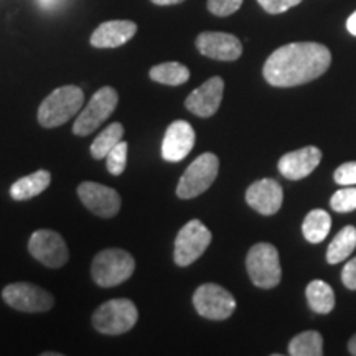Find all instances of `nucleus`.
<instances>
[{
	"mask_svg": "<svg viewBox=\"0 0 356 356\" xmlns=\"http://www.w3.org/2000/svg\"><path fill=\"white\" fill-rule=\"evenodd\" d=\"M259 6L264 8L267 13H273V15H277V13L287 12L289 8L299 6L302 0H257Z\"/></svg>",
	"mask_w": 356,
	"mask_h": 356,
	"instance_id": "obj_30",
	"label": "nucleus"
},
{
	"mask_svg": "<svg viewBox=\"0 0 356 356\" xmlns=\"http://www.w3.org/2000/svg\"><path fill=\"white\" fill-rule=\"evenodd\" d=\"M2 299L13 310L24 314H43L55 305V299L50 292L29 282L8 284L3 287Z\"/></svg>",
	"mask_w": 356,
	"mask_h": 356,
	"instance_id": "obj_9",
	"label": "nucleus"
},
{
	"mask_svg": "<svg viewBox=\"0 0 356 356\" xmlns=\"http://www.w3.org/2000/svg\"><path fill=\"white\" fill-rule=\"evenodd\" d=\"M348 350H350L351 355L356 356V335L351 337V340L348 341Z\"/></svg>",
	"mask_w": 356,
	"mask_h": 356,
	"instance_id": "obj_35",
	"label": "nucleus"
},
{
	"mask_svg": "<svg viewBox=\"0 0 356 356\" xmlns=\"http://www.w3.org/2000/svg\"><path fill=\"white\" fill-rule=\"evenodd\" d=\"M139 310L129 299H113L97 307L92 314V327L101 335L118 337L136 327Z\"/></svg>",
	"mask_w": 356,
	"mask_h": 356,
	"instance_id": "obj_4",
	"label": "nucleus"
},
{
	"mask_svg": "<svg viewBox=\"0 0 356 356\" xmlns=\"http://www.w3.org/2000/svg\"><path fill=\"white\" fill-rule=\"evenodd\" d=\"M193 305L198 315L208 320H226L234 314L236 300L233 293L218 284H203L193 293Z\"/></svg>",
	"mask_w": 356,
	"mask_h": 356,
	"instance_id": "obj_10",
	"label": "nucleus"
},
{
	"mask_svg": "<svg viewBox=\"0 0 356 356\" xmlns=\"http://www.w3.org/2000/svg\"><path fill=\"white\" fill-rule=\"evenodd\" d=\"M333 178L341 186L356 185V162H348L338 167L335 173H333Z\"/></svg>",
	"mask_w": 356,
	"mask_h": 356,
	"instance_id": "obj_29",
	"label": "nucleus"
},
{
	"mask_svg": "<svg viewBox=\"0 0 356 356\" xmlns=\"http://www.w3.org/2000/svg\"><path fill=\"white\" fill-rule=\"evenodd\" d=\"M289 355L292 356H320L323 355V338L318 332H302L289 343Z\"/></svg>",
	"mask_w": 356,
	"mask_h": 356,
	"instance_id": "obj_25",
	"label": "nucleus"
},
{
	"mask_svg": "<svg viewBox=\"0 0 356 356\" xmlns=\"http://www.w3.org/2000/svg\"><path fill=\"white\" fill-rule=\"evenodd\" d=\"M29 252L35 261L48 269H60L70 261L65 239L53 229H37L30 236Z\"/></svg>",
	"mask_w": 356,
	"mask_h": 356,
	"instance_id": "obj_11",
	"label": "nucleus"
},
{
	"mask_svg": "<svg viewBox=\"0 0 356 356\" xmlns=\"http://www.w3.org/2000/svg\"><path fill=\"white\" fill-rule=\"evenodd\" d=\"M243 0H208V10L216 17H229L238 12Z\"/></svg>",
	"mask_w": 356,
	"mask_h": 356,
	"instance_id": "obj_28",
	"label": "nucleus"
},
{
	"mask_svg": "<svg viewBox=\"0 0 356 356\" xmlns=\"http://www.w3.org/2000/svg\"><path fill=\"white\" fill-rule=\"evenodd\" d=\"M346 29H348V32L351 35H355L356 37V12L351 13L348 17V20H346Z\"/></svg>",
	"mask_w": 356,
	"mask_h": 356,
	"instance_id": "obj_32",
	"label": "nucleus"
},
{
	"mask_svg": "<svg viewBox=\"0 0 356 356\" xmlns=\"http://www.w3.org/2000/svg\"><path fill=\"white\" fill-rule=\"evenodd\" d=\"M78 197L89 211L104 220L114 218L121 211V197L111 186L96 184V181H83L78 186Z\"/></svg>",
	"mask_w": 356,
	"mask_h": 356,
	"instance_id": "obj_12",
	"label": "nucleus"
},
{
	"mask_svg": "<svg viewBox=\"0 0 356 356\" xmlns=\"http://www.w3.org/2000/svg\"><path fill=\"white\" fill-rule=\"evenodd\" d=\"M51 184V173L48 170H38L32 175L22 177L10 186V197L17 202H25L42 195Z\"/></svg>",
	"mask_w": 356,
	"mask_h": 356,
	"instance_id": "obj_19",
	"label": "nucleus"
},
{
	"mask_svg": "<svg viewBox=\"0 0 356 356\" xmlns=\"http://www.w3.org/2000/svg\"><path fill=\"white\" fill-rule=\"evenodd\" d=\"M220 172V159L215 154L204 152L193 160L180 177L177 185V197L181 200L197 198L204 193Z\"/></svg>",
	"mask_w": 356,
	"mask_h": 356,
	"instance_id": "obj_5",
	"label": "nucleus"
},
{
	"mask_svg": "<svg viewBox=\"0 0 356 356\" xmlns=\"http://www.w3.org/2000/svg\"><path fill=\"white\" fill-rule=\"evenodd\" d=\"M38 2H40V6H42V7L48 8V7H53V6H56V3L60 2V0H38Z\"/></svg>",
	"mask_w": 356,
	"mask_h": 356,
	"instance_id": "obj_34",
	"label": "nucleus"
},
{
	"mask_svg": "<svg viewBox=\"0 0 356 356\" xmlns=\"http://www.w3.org/2000/svg\"><path fill=\"white\" fill-rule=\"evenodd\" d=\"M284 190L273 178L257 180L246 190V203L262 216H273L280 210Z\"/></svg>",
	"mask_w": 356,
	"mask_h": 356,
	"instance_id": "obj_15",
	"label": "nucleus"
},
{
	"mask_svg": "<svg viewBox=\"0 0 356 356\" xmlns=\"http://www.w3.org/2000/svg\"><path fill=\"white\" fill-rule=\"evenodd\" d=\"M84 104V92L81 88L61 86L55 89L51 95L44 97L38 108V122L44 129H55L63 126L81 111Z\"/></svg>",
	"mask_w": 356,
	"mask_h": 356,
	"instance_id": "obj_2",
	"label": "nucleus"
},
{
	"mask_svg": "<svg viewBox=\"0 0 356 356\" xmlns=\"http://www.w3.org/2000/svg\"><path fill=\"white\" fill-rule=\"evenodd\" d=\"M341 282L351 291H356V257L348 261L341 270Z\"/></svg>",
	"mask_w": 356,
	"mask_h": 356,
	"instance_id": "obj_31",
	"label": "nucleus"
},
{
	"mask_svg": "<svg viewBox=\"0 0 356 356\" xmlns=\"http://www.w3.org/2000/svg\"><path fill=\"white\" fill-rule=\"evenodd\" d=\"M195 44L203 56L218 61H236L243 55V43L239 38L225 32L200 33Z\"/></svg>",
	"mask_w": 356,
	"mask_h": 356,
	"instance_id": "obj_13",
	"label": "nucleus"
},
{
	"mask_svg": "<svg viewBox=\"0 0 356 356\" xmlns=\"http://www.w3.org/2000/svg\"><path fill=\"white\" fill-rule=\"evenodd\" d=\"M150 2L155 3V6L160 7H167V6H177V3L185 2V0H150Z\"/></svg>",
	"mask_w": 356,
	"mask_h": 356,
	"instance_id": "obj_33",
	"label": "nucleus"
},
{
	"mask_svg": "<svg viewBox=\"0 0 356 356\" xmlns=\"http://www.w3.org/2000/svg\"><path fill=\"white\" fill-rule=\"evenodd\" d=\"M127 150H129L127 142L121 140L108 154V157H106V160H108L106 167H108V172L111 173V175L119 177V175H122L124 170H126V167H127Z\"/></svg>",
	"mask_w": 356,
	"mask_h": 356,
	"instance_id": "obj_26",
	"label": "nucleus"
},
{
	"mask_svg": "<svg viewBox=\"0 0 356 356\" xmlns=\"http://www.w3.org/2000/svg\"><path fill=\"white\" fill-rule=\"evenodd\" d=\"M322 160V152L317 147H304L282 155L279 160V172L289 180H302L309 177Z\"/></svg>",
	"mask_w": 356,
	"mask_h": 356,
	"instance_id": "obj_17",
	"label": "nucleus"
},
{
	"mask_svg": "<svg viewBox=\"0 0 356 356\" xmlns=\"http://www.w3.org/2000/svg\"><path fill=\"white\" fill-rule=\"evenodd\" d=\"M193 127L186 121H173L168 126L162 142V157L167 162H181L195 147Z\"/></svg>",
	"mask_w": 356,
	"mask_h": 356,
	"instance_id": "obj_16",
	"label": "nucleus"
},
{
	"mask_svg": "<svg viewBox=\"0 0 356 356\" xmlns=\"http://www.w3.org/2000/svg\"><path fill=\"white\" fill-rule=\"evenodd\" d=\"M118 102L119 95L114 88L104 86L99 91H96L89 99L86 108L79 113L76 121H74V136L86 137L95 132L106 119L111 118V114L118 108Z\"/></svg>",
	"mask_w": 356,
	"mask_h": 356,
	"instance_id": "obj_7",
	"label": "nucleus"
},
{
	"mask_svg": "<svg viewBox=\"0 0 356 356\" xmlns=\"http://www.w3.org/2000/svg\"><path fill=\"white\" fill-rule=\"evenodd\" d=\"M149 76L155 83L165 84V86H181L190 79V70L177 61H168V63L150 68Z\"/></svg>",
	"mask_w": 356,
	"mask_h": 356,
	"instance_id": "obj_22",
	"label": "nucleus"
},
{
	"mask_svg": "<svg viewBox=\"0 0 356 356\" xmlns=\"http://www.w3.org/2000/svg\"><path fill=\"white\" fill-rule=\"evenodd\" d=\"M307 302L315 314H330L335 307V293L333 289L323 280H312L305 291Z\"/></svg>",
	"mask_w": 356,
	"mask_h": 356,
	"instance_id": "obj_20",
	"label": "nucleus"
},
{
	"mask_svg": "<svg viewBox=\"0 0 356 356\" xmlns=\"http://www.w3.org/2000/svg\"><path fill=\"white\" fill-rule=\"evenodd\" d=\"M42 356H61V353H58V351H44Z\"/></svg>",
	"mask_w": 356,
	"mask_h": 356,
	"instance_id": "obj_36",
	"label": "nucleus"
},
{
	"mask_svg": "<svg viewBox=\"0 0 356 356\" xmlns=\"http://www.w3.org/2000/svg\"><path fill=\"white\" fill-rule=\"evenodd\" d=\"M211 243V231L200 220H191L178 231L173 249V261L177 266L186 267L203 256Z\"/></svg>",
	"mask_w": 356,
	"mask_h": 356,
	"instance_id": "obj_8",
	"label": "nucleus"
},
{
	"mask_svg": "<svg viewBox=\"0 0 356 356\" xmlns=\"http://www.w3.org/2000/svg\"><path fill=\"white\" fill-rule=\"evenodd\" d=\"M356 249V229L353 226H345L343 229L338 233L330 246L327 249V261L330 264H338V262L345 261L351 252Z\"/></svg>",
	"mask_w": 356,
	"mask_h": 356,
	"instance_id": "obj_24",
	"label": "nucleus"
},
{
	"mask_svg": "<svg viewBox=\"0 0 356 356\" xmlns=\"http://www.w3.org/2000/svg\"><path fill=\"white\" fill-rule=\"evenodd\" d=\"M332 218L325 210H312L305 216L304 225H302V233L304 238L312 244L322 243L330 233Z\"/></svg>",
	"mask_w": 356,
	"mask_h": 356,
	"instance_id": "obj_21",
	"label": "nucleus"
},
{
	"mask_svg": "<svg viewBox=\"0 0 356 356\" xmlns=\"http://www.w3.org/2000/svg\"><path fill=\"white\" fill-rule=\"evenodd\" d=\"M330 63L332 53L322 43H289L267 58L262 74L270 86L293 88L320 78Z\"/></svg>",
	"mask_w": 356,
	"mask_h": 356,
	"instance_id": "obj_1",
	"label": "nucleus"
},
{
	"mask_svg": "<svg viewBox=\"0 0 356 356\" xmlns=\"http://www.w3.org/2000/svg\"><path fill=\"white\" fill-rule=\"evenodd\" d=\"M246 269L252 284L259 289H274L282 279L279 252L273 244L257 243L249 249Z\"/></svg>",
	"mask_w": 356,
	"mask_h": 356,
	"instance_id": "obj_6",
	"label": "nucleus"
},
{
	"mask_svg": "<svg viewBox=\"0 0 356 356\" xmlns=\"http://www.w3.org/2000/svg\"><path fill=\"white\" fill-rule=\"evenodd\" d=\"M332 208L337 213H350L356 210V186H345L333 193L330 200Z\"/></svg>",
	"mask_w": 356,
	"mask_h": 356,
	"instance_id": "obj_27",
	"label": "nucleus"
},
{
	"mask_svg": "<svg viewBox=\"0 0 356 356\" xmlns=\"http://www.w3.org/2000/svg\"><path fill=\"white\" fill-rule=\"evenodd\" d=\"M122 137H124V126L121 122H113L111 126L106 127L95 140H92L91 147H89L91 157L96 160L106 159L111 150H113L114 147L122 140Z\"/></svg>",
	"mask_w": 356,
	"mask_h": 356,
	"instance_id": "obj_23",
	"label": "nucleus"
},
{
	"mask_svg": "<svg viewBox=\"0 0 356 356\" xmlns=\"http://www.w3.org/2000/svg\"><path fill=\"white\" fill-rule=\"evenodd\" d=\"M137 33V25L131 20H109L101 24L91 35V47L119 48Z\"/></svg>",
	"mask_w": 356,
	"mask_h": 356,
	"instance_id": "obj_18",
	"label": "nucleus"
},
{
	"mask_svg": "<svg viewBox=\"0 0 356 356\" xmlns=\"http://www.w3.org/2000/svg\"><path fill=\"white\" fill-rule=\"evenodd\" d=\"M225 91V81L220 76H213L191 91L185 99V108L198 118H211L220 109Z\"/></svg>",
	"mask_w": 356,
	"mask_h": 356,
	"instance_id": "obj_14",
	"label": "nucleus"
},
{
	"mask_svg": "<svg viewBox=\"0 0 356 356\" xmlns=\"http://www.w3.org/2000/svg\"><path fill=\"white\" fill-rule=\"evenodd\" d=\"M136 259L124 249H104L97 252L91 264V277L96 286L109 289L121 286L132 277Z\"/></svg>",
	"mask_w": 356,
	"mask_h": 356,
	"instance_id": "obj_3",
	"label": "nucleus"
}]
</instances>
